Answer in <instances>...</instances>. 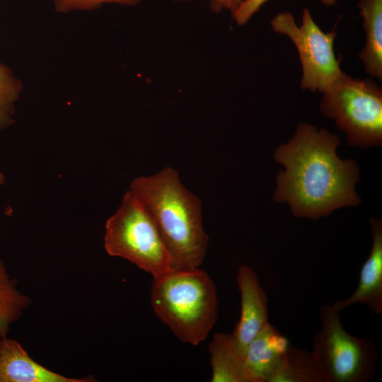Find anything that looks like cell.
I'll return each instance as SVG.
<instances>
[{
  "label": "cell",
  "instance_id": "cell-1",
  "mask_svg": "<svg viewBox=\"0 0 382 382\" xmlns=\"http://www.w3.org/2000/svg\"><path fill=\"white\" fill-rule=\"evenodd\" d=\"M339 137L324 128L300 123L274 151L284 169L277 174L273 199L286 204L298 218L318 220L342 207H357L359 170L354 159H341Z\"/></svg>",
  "mask_w": 382,
  "mask_h": 382
},
{
  "label": "cell",
  "instance_id": "cell-2",
  "mask_svg": "<svg viewBox=\"0 0 382 382\" xmlns=\"http://www.w3.org/2000/svg\"><path fill=\"white\" fill-rule=\"evenodd\" d=\"M129 190L153 218L170 253L173 270L199 267L209 244L202 203L182 184L178 172L166 167L154 175L137 177Z\"/></svg>",
  "mask_w": 382,
  "mask_h": 382
},
{
  "label": "cell",
  "instance_id": "cell-3",
  "mask_svg": "<svg viewBox=\"0 0 382 382\" xmlns=\"http://www.w3.org/2000/svg\"><path fill=\"white\" fill-rule=\"evenodd\" d=\"M150 300L155 315L181 342L193 346L207 338L218 319L216 286L199 267L154 278Z\"/></svg>",
  "mask_w": 382,
  "mask_h": 382
},
{
  "label": "cell",
  "instance_id": "cell-4",
  "mask_svg": "<svg viewBox=\"0 0 382 382\" xmlns=\"http://www.w3.org/2000/svg\"><path fill=\"white\" fill-rule=\"evenodd\" d=\"M104 247L109 255L130 261L154 279L173 270L170 253L153 218L130 190L105 223Z\"/></svg>",
  "mask_w": 382,
  "mask_h": 382
},
{
  "label": "cell",
  "instance_id": "cell-5",
  "mask_svg": "<svg viewBox=\"0 0 382 382\" xmlns=\"http://www.w3.org/2000/svg\"><path fill=\"white\" fill-rule=\"evenodd\" d=\"M322 94L321 113L345 133L349 146L369 149L382 145V88L378 84L343 71Z\"/></svg>",
  "mask_w": 382,
  "mask_h": 382
},
{
  "label": "cell",
  "instance_id": "cell-6",
  "mask_svg": "<svg viewBox=\"0 0 382 382\" xmlns=\"http://www.w3.org/2000/svg\"><path fill=\"white\" fill-rule=\"evenodd\" d=\"M320 329L312 341V355L323 382H367L378 359L375 345L367 338L347 332L340 311L332 304L320 307Z\"/></svg>",
  "mask_w": 382,
  "mask_h": 382
},
{
  "label": "cell",
  "instance_id": "cell-7",
  "mask_svg": "<svg viewBox=\"0 0 382 382\" xmlns=\"http://www.w3.org/2000/svg\"><path fill=\"white\" fill-rule=\"evenodd\" d=\"M270 24L276 33L288 36L298 50L303 70L301 89L323 93L342 74L341 59L335 57L333 50L336 31L321 30L308 8L303 10L300 26L289 11L277 14Z\"/></svg>",
  "mask_w": 382,
  "mask_h": 382
},
{
  "label": "cell",
  "instance_id": "cell-8",
  "mask_svg": "<svg viewBox=\"0 0 382 382\" xmlns=\"http://www.w3.org/2000/svg\"><path fill=\"white\" fill-rule=\"evenodd\" d=\"M236 282L241 293V316L231 335L236 352L243 359L249 343L269 323L268 299L250 267L241 265Z\"/></svg>",
  "mask_w": 382,
  "mask_h": 382
},
{
  "label": "cell",
  "instance_id": "cell-9",
  "mask_svg": "<svg viewBox=\"0 0 382 382\" xmlns=\"http://www.w3.org/2000/svg\"><path fill=\"white\" fill-rule=\"evenodd\" d=\"M289 346L287 338L268 323L247 347L244 382H272L282 367Z\"/></svg>",
  "mask_w": 382,
  "mask_h": 382
},
{
  "label": "cell",
  "instance_id": "cell-10",
  "mask_svg": "<svg viewBox=\"0 0 382 382\" xmlns=\"http://www.w3.org/2000/svg\"><path fill=\"white\" fill-rule=\"evenodd\" d=\"M370 226L371 248L361 267L358 286L350 296L332 304L337 311L362 303L375 314L382 313V221L371 219Z\"/></svg>",
  "mask_w": 382,
  "mask_h": 382
},
{
  "label": "cell",
  "instance_id": "cell-11",
  "mask_svg": "<svg viewBox=\"0 0 382 382\" xmlns=\"http://www.w3.org/2000/svg\"><path fill=\"white\" fill-rule=\"evenodd\" d=\"M53 372L34 361L15 340H0V382H88Z\"/></svg>",
  "mask_w": 382,
  "mask_h": 382
},
{
  "label": "cell",
  "instance_id": "cell-12",
  "mask_svg": "<svg viewBox=\"0 0 382 382\" xmlns=\"http://www.w3.org/2000/svg\"><path fill=\"white\" fill-rule=\"evenodd\" d=\"M357 6L366 34L364 47L359 53L366 72L382 80V0H359Z\"/></svg>",
  "mask_w": 382,
  "mask_h": 382
},
{
  "label": "cell",
  "instance_id": "cell-13",
  "mask_svg": "<svg viewBox=\"0 0 382 382\" xmlns=\"http://www.w3.org/2000/svg\"><path fill=\"white\" fill-rule=\"evenodd\" d=\"M212 382H244L243 359L233 347L231 335L216 333L209 344Z\"/></svg>",
  "mask_w": 382,
  "mask_h": 382
},
{
  "label": "cell",
  "instance_id": "cell-14",
  "mask_svg": "<svg viewBox=\"0 0 382 382\" xmlns=\"http://www.w3.org/2000/svg\"><path fill=\"white\" fill-rule=\"evenodd\" d=\"M30 304L29 298L17 289V282L10 277L0 257V339L7 336L11 325Z\"/></svg>",
  "mask_w": 382,
  "mask_h": 382
},
{
  "label": "cell",
  "instance_id": "cell-15",
  "mask_svg": "<svg viewBox=\"0 0 382 382\" xmlns=\"http://www.w3.org/2000/svg\"><path fill=\"white\" fill-rule=\"evenodd\" d=\"M272 382H323L311 352L289 346L284 362Z\"/></svg>",
  "mask_w": 382,
  "mask_h": 382
},
{
  "label": "cell",
  "instance_id": "cell-16",
  "mask_svg": "<svg viewBox=\"0 0 382 382\" xmlns=\"http://www.w3.org/2000/svg\"><path fill=\"white\" fill-rule=\"evenodd\" d=\"M21 91V85L8 67L0 64V129L13 122V105Z\"/></svg>",
  "mask_w": 382,
  "mask_h": 382
},
{
  "label": "cell",
  "instance_id": "cell-17",
  "mask_svg": "<svg viewBox=\"0 0 382 382\" xmlns=\"http://www.w3.org/2000/svg\"><path fill=\"white\" fill-rule=\"evenodd\" d=\"M140 1L141 0H54V8L59 13H68L71 11L93 10L106 3L134 6Z\"/></svg>",
  "mask_w": 382,
  "mask_h": 382
},
{
  "label": "cell",
  "instance_id": "cell-18",
  "mask_svg": "<svg viewBox=\"0 0 382 382\" xmlns=\"http://www.w3.org/2000/svg\"><path fill=\"white\" fill-rule=\"evenodd\" d=\"M270 0H245L236 9L233 17L238 25L245 24L260 8ZM327 6H333L336 0H320Z\"/></svg>",
  "mask_w": 382,
  "mask_h": 382
},
{
  "label": "cell",
  "instance_id": "cell-19",
  "mask_svg": "<svg viewBox=\"0 0 382 382\" xmlns=\"http://www.w3.org/2000/svg\"><path fill=\"white\" fill-rule=\"evenodd\" d=\"M178 1L190 0H175ZM245 0H209L210 7L214 12H219L223 9L228 10L233 16L238 6Z\"/></svg>",
  "mask_w": 382,
  "mask_h": 382
},
{
  "label": "cell",
  "instance_id": "cell-20",
  "mask_svg": "<svg viewBox=\"0 0 382 382\" xmlns=\"http://www.w3.org/2000/svg\"><path fill=\"white\" fill-rule=\"evenodd\" d=\"M5 183V177L4 175L0 171V185Z\"/></svg>",
  "mask_w": 382,
  "mask_h": 382
}]
</instances>
